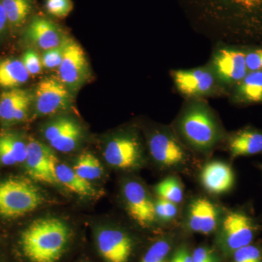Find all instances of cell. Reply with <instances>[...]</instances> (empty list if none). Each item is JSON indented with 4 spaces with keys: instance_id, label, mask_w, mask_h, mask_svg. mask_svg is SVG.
Segmentation results:
<instances>
[{
    "instance_id": "obj_23",
    "label": "cell",
    "mask_w": 262,
    "mask_h": 262,
    "mask_svg": "<svg viewBox=\"0 0 262 262\" xmlns=\"http://www.w3.org/2000/svg\"><path fill=\"white\" fill-rule=\"evenodd\" d=\"M35 0H0L8 18L9 29L18 30L26 27L33 16Z\"/></svg>"
},
{
    "instance_id": "obj_38",
    "label": "cell",
    "mask_w": 262,
    "mask_h": 262,
    "mask_svg": "<svg viewBox=\"0 0 262 262\" xmlns=\"http://www.w3.org/2000/svg\"><path fill=\"white\" fill-rule=\"evenodd\" d=\"M8 29H9V25H8V18H7L4 9L0 3V37L8 31Z\"/></svg>"
},
{
    "instance_id": "obj_36",
    "label": "cell",
    "mask_w": 262,
    "mask_h": 262,
    "mask_svg": "<svg viewBox=\"0 0 262 262\" xmlns=\"http://www.w3.org/2000/svg\"><path fill=\"white\" fill-rule=\"evenodd\" d=\"M192 256V262H219L218 256L209 248H196Z\"/></svg>"
},
{
    "instance_id": "obj_39",
    "label": "cell",
    "mask_w": 262,
    "mask_h": 262,
    "mask_svg": "<svg viewBox=\"0 0 262 262\" xmlns=\"http://www.w3.org/2000/svg\"><path fill=\"white\" fill-rule=\"evenodd\" d=\"M261 168H262V167H261Z\"/></svg>"
},
{
    "instance_id": "obj_4",
    "label": "cell",
    "mask_w": 262,
    "mask_h": 262,
    "mask_svg": "<svg viewBox=\"0 0 262 262\" xmlns=\"http://www.w3.org/2000/svg\"><path fill=\"white\" fill-rule=\"evenodd\" d=\"M39 189L28 179L13 177L0 182V216L15 219L42 205Z\"/></svg>"
},
{
    "instance_id": "obj_1",
    "label": "cell",
    "mask_w": 262,
    "mask_h": 262,
    "mask_svg": "<svg viewBox=\"0 0 262 262\" xmlns=\"http://www.w3.org/2000/svg\"><path fill=\"white\" fill-rule=\"evenodd\" d=\"M192 25L229 44H262V0H179Z\"/></svg>"
},
{
    "instance_id": "obj_22",
    "label": "cell",
    "mask_w": 262,
    "mask_h": 262,
    "mask_svg": "<svg viewBox=\"0 0 262 262\" xmlns=\"http://www.w3.org/2000/svg\"><path fill=\"white\" fill-rule=\"evenodd\" d=\"M29 76L21 60L17 58L0 60V88L2 89H19L27 83Z\"/></svg>"
},
{
    "instance_id": "obj_33",
    "label": "cell",
    "mask_w": 262,
    "mask_h": 262,
    "mask_svg": "<svg viewBox=\"0 0 262 262\" xmlns=\"http://www.w3.org/2000/svg\"><path fill=\"white\" fill-rule=\"evenodd\" d=\"M155 208L156 217L166 222L173 220L178 213L177 204L161 198L155 202Z\"/></svg>"
},
{
    "instance_id": "obj_7",
    "label": "cell",
    "mask_w": 262,
    "mask_h": 262,
    "mask_svg": "<svg viewBox=\"0 0 262 262\" xmlns=\"http://www.w3.org/2000/svg\"><path fill=\"white\" fill-rule=\"evenodd\" d=\"M259 230L257 222L244 210L229 212L224 218L219 236L223 252L232 255L239 248L252 244Z\"/></svg>"
},
{
    "instance_id": "obj_14",
    "label": "cell",
    "mask_w": 262,
    "mask_h": 262,
    "mask_svg": "<svg viewBox=\"0 0 262 262\" xmlns=\"http://www.w3.org/2000/svg\"><path fill=\"white\" fill-rule=\"evenodd\" d=\"M44 136L52 148L60 152L69 153L78 145L82 130L75 120L61 117L46 125Z\"/></svg>"
},
{
    "instance_id": "obj_9",
    "label": "cell",
    "mask_w": 262,
    "mask_h": 262,
    "mask_svg": "<svg viewBox=\"0 0 262 262\" xmlns=\"http://www.w3.org/2000/svg\"><path fill=\"white\" fill-rule=\"evenodd\" d=\"M103 156L114 168L127 170L136 168L142 160V146L133 133H122L110 139L105 146Z\"/></svg>"
},
{
    "instance_id": "obj_13",
    "label": "cell",
    "mask_w": 262,
    "mask_h": 262,
    "mask_svg": "<svg viewBox=\"0 0 262 262\" xmlns=\"http://www.w3.org/2000/svg\"><path fill=\"white\" fill-rule=\"evenodd\" d=\"M123 195L129 214L141 227H148L154 223L155 203L149 192L140 183L130 181L125 184Z\"/></svg>"
},
{
    "instance_id": "obj_31",
    "label": "cell",
    "mask_w": 262,
    "mask_h": 262,
    "mask_svg": "<svg viewBox=\"0 0 262 262\" xmlns=\"http://www.w3.org/2000/svg\"><path fill=\"white\" fill-rule=\"evenodd\" d=\"M232 256L233 262H262V248L251 244L234 251Z\"/></svg>"
},
{
    "instance_id": "obj_32",
    "label": "cell",
    "mask_w": 262,
    "mask_h": 262,
    "mask_svg": "<svg viewBox=\"0 0 262 262\" xmlns=\"http://www.w3.org/2000/svg\"><path fill=\"white\" fill-rule=\"evenodd\" d=\"M245 51L248 72L262 71V46H246Z\"/></svg>"
},
{
    "instance_id": "obj_26",
    "label": "cell",
    "mask_w": 262,
    "mask_h": 262,
    "mask_svg": "<svg viewBox=\"0 0 262 262\" xmlns=\"http://www.w3.org/2000/svg\"><path fill=\"white\" fill-rule=\"evenodd\" d=\"M74 170L86 180H95L103 174V167L96 156L89 152L82 153L78 157Z\"/></svg>"
},
{
    "instance_id": "obj_28",
    "label": "cell",
    "mask_w": 262,
    "mask_h": 262,
    "mask_svg": "<svg viewBox=\"0 0 262 262\" xmlns=\"http://www.w3.org/2000/svg\"><path fill=\"white\" fill-rule=\"evenodd\" d=\"M171 245L165 239L155 242L150 246L140 262H169Z\"/></svg>"
},
{
    "instance_id": "obj_10",
    "label": "cell",
    "mask_w": 262,
    "mask_h": 262,
    "mask_svg": "<svg viewBox=\"0 0 262 262\" xmlns=\"http://www.w3.org/2000/svg\"><path fill=\"white\" fill-rule=\"evenodd\" d=\"M25 164L27 173L33 180L48 184H59L56 175V156L51 148L40 141L31 139L27 143Z\"/></svg>"
},
{
    "instance_id": "obj_12",
    "label": "cell",
    "mask_w": 262,
    "mask_h": 262,
    "mask_svg": "<svg viewBox=\"0 0 262 262\" xmlns=\"http://www.w3.org/2000/svg\"><path fill=\"white\" fill-rule=\"evenodd\" d=\"M58 79L72 94L77 92L89 77V65L83 49L70 40L58 67Z\"/></svg>"
},
{
    "instance_id": "obj_16",
    "label": "cell",
    "mask_w": 262,
    "mask_h": 262,
    "mask_svg": "<svg viewBox=\"0 0 262 262\" xmlns=\"http://www.w3.org/2000/svg\"><path fill=\"white\" fill-rule=\"evenodd\" d=\"M98 251L107 262H127L133 251L132 239L123 231L103 229L96 237Z\"/></svg>"
},
{
    "instance_id": "obj_5",
    "label": "cell",
    "mask_w": 262,
    "mask_h": 262,
    "mask_svg": "<svg viewBox=\"0 0 262 262\" xmlns=\"http://www.w3.org/2000/svg\"><path fill=\"white\" fill-rule=\"evenodd\" d=\"M174 86L186 99L205 98L229 94L208 64L170 72Z\"/></svg>"
},
{
    "instance_id": "obj_27",
    "label": "cell",
    "mask_w": 262,
    "mask_h": 262,
    "mask_svg": "<svg viewBox=\"0 0 262 262\" xmlns=\"http://www.w3.org/2000/svg\"><path fill=\"white\" fill-rule=\"evenodd\" d=\"M155 192L161 199L166 200L175 204L182 201L184 196L183 188L178 179L168 177L157 184Z\"/></svg>"
},
{
    "instance_id": "obj_18",
    "label": "cell",
    "mask_w": 262,
    "mask_h": 262,
    "mask_svg": "<svg viewBox=\"0 0 262 262\" xmlns=\"http://www.w3.org/2000/svg\"><path fill=\"white\" fill-rule=\"evenodd\" d=\"M187 222L189 228L194 232L211 233L218 226V210L208 200L196 199L189 207Z\"/></svg>"
},
{
    "instance_id": "obj_2",
    "label": "cell",
    "mask_w": 262,
    "mask_h": 262,
    "mask_svg": "<svg viewBox=\"0 0 262 262\" xmlns=\"http://www.w3.org/2000/svg\"><path fill=\"white\" fill-rule=\"evenodd\" d=\"M182 140L196 151H211L225 134L214 111L203 98L186 99L177 122Z\"/></svg>"
},
{
    "instance_id": "obj_15",
    "label": "cell",
    "mask_w": 262,
    "mask_h": 262,
    "mask_svg": "<svg viewBox=\"0 0 262 262\" xmlns=\"http://www.w3.org/2000/svg\"><path fill=\"white\" fill-rule=\"evenodd\" d=\"M25 36L43 51L60 46L69 38L51 19L39 15H33L29 20L25 27Z\"/></svg>"
},
{
    "instance_id": "obj_29",
    "label": "cell",
    "mask_w": 262,
    "mask_h": 262,
    "mask_svg": "<svg viewBox=\"0 0 262 262\" xmlns=\"http://www.w3.org/2000/svg\"><path fill=\"white\" fill-rule=\"evenodd\" d=\"M70 40V38H68L60 46L43 51L41 58H42V66L44 68L49 69V70L58 68L64 56L66 49Z\"/></svg>"
},
{
    "instance_id": "obj_20",
    "label": "cell",
    "mask_w": 262,
    "mask_h": 262,
    "mask_svg": "<svg viewBox=\"0 0 262 262\" xmlns=\"http://www.w3.org/2000/svg\"><path fill=\"white\" fill-rule=\"evenodd\" d=\"M232 103L238 105L262 103V71L248 72L229 93Z\"/></svg>"
},
{
    "instance_id": "obj_17",
    "label": "cell",
    "mask_w": 262,
    "mask_h": 262,
    "mask_svg": "<svg viewBox=\"0 0 262 262\" xmlns=\"http://www.w3.org/2000/svg\"><path fill=\"white\" fill-rule=\"evenodd\" d=\"M202 184L208 192L220 194L233 187L234 173L228 164L213 161L205 165L201 174Z\"/></svg>"
},
{
    "instance_id": "obj_3",
    "label": "cell",
    "mask_w": 262,
    "mask_h": 262,
    "mask_svg": "<svg viewBox=\"0 0 262 262\" xmlns=\"http://www.w3.org/2000/svg\"><path fill=\"white\" fill-rule=\"evenodd\" d=\"M71 231L57 218L34 221L20 237L22 251L31 262H57L68 246Z\"/></svg>"
},
{
    "instance_id": "obj_25",
    "label": "cell",
    "mask_w": 262,
    "mask_h": 262,
    "mask_svg": "<svg viewBox=\"0 0 262 262\" xmlns=\"http://www.w3.org/2000/svg\"><path fill=\"white\" fill-rule=\"evenodd\" d=\"M28 91L16 89L7 90L0 95V120L5 125H12L13 117L19 103L27 94Z\"/></svg>"
},
{
    "instance_id": "obj_8",
    "label": "cell",
    "mask_w": 262,
    "mask_h": 262,
    "mask_svg": "<svg viewBox=\"0 0 262 262\" xmlns=\"http://www.w3.org/2000/svg\"><path fill=\"white\" fill-rule=\"evenodd\" d=\"M72 94L59 79L46 77L37 84L34 92L36 114L39 116L56 115L72 106Z\"/></svg>"
},
{
    "instance_id": "obj_6",
    "label": "cell",
    "mask_w": 262,
    "mask_h": 262,
    "mask_svg": "<svg viewBox=\"0 0 262 262\" xmlns=\"http://www.w3.org/2000/svg\"><path fill=\"white\" fill-rule=\"evenodd\" d=\"M208 64L229 94L248 73L245 46L239 45L217 43Z\"/></svg>"
},
{
    "instance_id": "obj_19",
    "label": "cell",
    "mask_w": 262,
    "mask_h": 262,
    "mask_svg": "<svg viewBox=\"0 0 262 262\" xmlns=\"http://www.w3.org/2000/svg\"><path fill=\"white\" fill-rule=\"evenodd\" d=\"M227 146L233 158L262 154V130L246 127L228 137Z\"/></svg>"
},
{
    "instance_id": "obj_37",
    "label": "cell",
    "mask_w": 262,
    "mask_h": 262,
    "mask_svg": "<svg viewBox=\"0 0 262 262\" xmlns=\"http://www.w3.org/2000/svg\"><path fill=\"white\" fill-rule=\"evenodd\" d=\"M169 262H192V256L186 247L179 248Z\"/></svg>"
},
{
    "instance_id": "obj_35",
    "label": "cell",
    "mask_w": 262,
    "mask_h": 262,
    "mask_svg": "<svg viewBox=\"0 0 262 262\" xmlns=\"http://www.w3.org/2000/svg\"><path fill=\"white\" fill-rule=\"evenodd\" d=\"M32 95L29 92V94L22 99L13 115V124L24 121L27 118L29 108L32 103Z\"/></svg>"
},
{
    "instance_id": "obj_34",
    "label": "cell",
    "mask_w": 262,
    "mask_h": 262,
    "mask_svg": "<svg viewBox=\"0 0 262 262\" xmlns=\"http://www.w3.org/2000/svg\"><path fill=\"white\" fill-rule=\"evenodd\" d=\"M21 61L29 75H37L43 68L42 58L34 49H29L24 53Z\"/></svg>"
},
{
    "instance_id": "obj_24",
    "label": "cell",
    "mask_w": 262,
    "mask_h": 262,
    "mask_svg": "<svg viewBox=\"0 0 262 262\" xmlns=\"http://www.w3.org/2000/svg\"><path fill=\"white\" fill-rule=\"evenodd\" d=\"M56 175L58 183L74 194L82 196H95L98 194V191L89 181L82 178L73 168L64 164H58Z\"/></svg>"
},
{
    "instance_id": "obj_30",
    "label": "cell",
    "mask_w": 262,
    "mask_h": 262,
    "mask_svg": "<svg viewBox=\"0 0 262 262\" xmlns=\"http://www.w3.org/2000/svg\"><path fill=\"white\" fill-rule=\"evenodd\" d=\"M46 9L51 16L63 19L72 13L74 9V3L72 0H47Z\"/></svg>"
},
{
    "instance_id": "obj_11",
    "label": "cell",
    "mask_w": 262,
    "mask_h": 262,
    "mask_svg": "<svg viewBox=\"0 0 262 262\" xmlns=\"http://www.w3.org/2000/svg\"><path fill=\"white\" fill-rule=\"evenodd\" d=\"M148 146L153 159L167 168L180 165L185 161L187 153L177 136L166 127L150 133Z\"/></svg>"
},
{
    "instance_id": "obj_21",
    "label": "cell",
    "mask_w": 262,
    "mask_h": 262,
    "mask_svg": "<svg viewBox=\"0 0 262 262\" xmlns=\"http://www.w3.org/2000/svg\"><path fill=\"white\" fill-rule=\"evenodd\" d=\"M27 155V144L15 133L0 134V164L13 165L25 163Z\"/></svg>"
}]
</instances>
